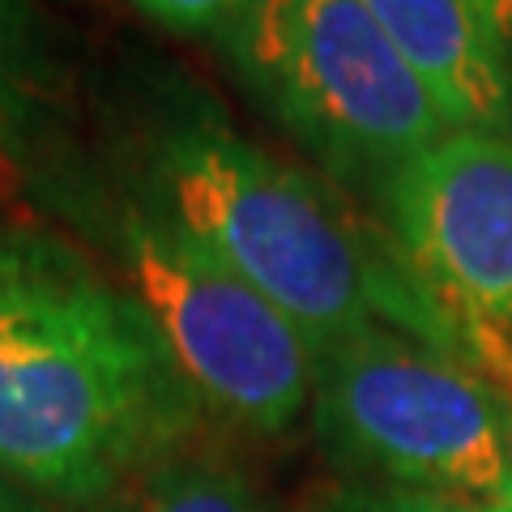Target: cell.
<instances>
[{
  "instance_id": "obj_1",
  "label": "cell",
  "mask_w": 512,
  "mask_h": 512,
  "mask_svg": "<svg viewBox=\"0 0 512 512\" xmlns=\"http://www.w3.org/2000/svg\"><path fill=\"white\" fill-rule=\"evenodd\" d=\"M201 414L124 282L60 235L0 231V474L94 508Z\"/></svg>"
},
{
  "instance_id": "obj_2",
  "label": "cell",
  "mask_w": 512,
  "mask_h": 512,
  "mask_svg": "<svg viewBox=\"0 0 512 512\" xmlns=\"http://www.w3.org/2000/svg\"><path fill=\"white\" fill-rule=\"evenodd\" d=\"M158 197L222 265L291 316L312 350L389 325L466 359V325L397 239L235 128L197 116L175 124L158 146Z\"/></svg>"
},
{
  "instance_id": "obj_3",
  "label": "cell",
  "mask_w": 512,
  "mask_h": 512,
  "mask_svg": "<svg viewBox=\"0 0 512 512\" xmlns=\"http://www.w3.org/2000/svg\"><path fill=\"white\" fill-rule=\"evenodd\" d=\"M218 47L252 103L342 184L380 188L448 133L359 0H252Z\"/></svg>"
},
{
  "instance_id": "obj_4",
  "label": "cell",
  "mask_w": 512,
  "mask_h": 512,
  "mask_svg": "<svg viewBox=\"0 0 512 512\" xmlns=\"http://www.w3.org/2000/svg\"><path fill=\"white\" fill-rule=\"evenodd\" d=\"M312 431L363 483L491 504L512 483L504 414L474 363L389 325L316 350Z\"/></svg>"
},
{
  "instance_id": "obj_5",
  "label": "cell",
  "mask_w": 512,
  "mask_h": 512,
  "mask_svg": "<svg viewBox=\"0 0 512 512\" xmlns=\"http://www.w3.org/2000/svg\"><path fill=\"white\" fill-rule=\"evenodd\" d=\"M116 239L124 286L150 312L201 410L252 436L291 431L312 406L316 367L295 320L222 265L163 197L128 201Z\"/></svg>"
},
{
  "instance_id": "obj_6",
  "label": "cell",
  "mask_w": 512,
  "mask_h": 512,
  "mask_svg": "<svg viewBox=\"0 0 512 512\" xmlns=\"http://www.w3.org/2000/svg\"><path fill=\"white\" fill-rule=\"evenodd\" d=\"M406 261L466 329L512 338V137L453 128L376 188Z\"/></svg>"
},
{
  "instance_id": "obj_7",
  "label": "cell",
  "mask_w": 512,
  "mask_h": 512,
  "mask_svg": "<svg viewBox=\"0 0 512 512\" xmlns=\"http://www.w3.org/2000/svg\"><path fill=\"white\" fill-rule=\"evenodd\" d=\"M410 60L448 128L504 133L512 124V73L504 47L470 0H359Z\"/></svg>"
},
{
  "instance_id": "obj_8",
  "label": "cell",
  "mask_w": 512,
  "mask_h": 512,
  "mask_svg": "<svg viewBox=\"0 0 512 512\" xmlns=\"http://www.w3.org/2000/svg\"><path fill=\"white\" fill-rule=\"evenodd\" d=\"M94 512H278L235 466L180 448L120 483Z\"/></svg>"
},
{
  "instance_id": "obj_9",
  "label": "cell",
  "mask_w": 512,
  "mask_h": 512,
  "mask_svg": "<svg viewBox=\"0 0 512 512\" xmlns=\"http://www.w3.org/2000/svg\"><path fill=\"white\" fill-rule=\"evenodd\" d=\"M316 512H487L483 504H466L453 495L414 491V487H389V483H342L320 495Z\"/></svg>"
},
{
  "instance_id": "obj_10",
  "label": "cell",
  "mask_w": 512,
  "mask_h": 512,
  "mask_svg": "<svg viewBox=\"0 0 512 512\" xmlns=\"http://www.w3.org/2000/svg\"><path fill=\"white\" fill-rule=\"evenodd\" d=\"M133 9L146 13L154 26L171 30V35L222 39L252 9V0H133Z\"/></svg>"
},
{
  "instance_id": "obj_11",
  "label": "cell",
  "mask_w": 512,
  "mask_h": 512,
  "mask_svg": "<svg viewBox=\"0 0 512 512\" xmlns=\"http://www.w3.org/2000/svg\"><path fill=\"white\" fill-rule=\"evenodd\" d=\"M35 43H30V13L22 0H0V90L26 99Z\"/></svg>"
},
{
  "instance_id": "obj_12",
  "label": "cell",
  "mask_w": 512,
  "mask_h": 512,
  "mask_svg": "<svg viewBox=\"0 0 512 512\" xmlns=\"http://www.w3.org/2000/svg\"><path fill=\"white\" fill-rule=\"evenodd\" d=\"M466 359L491 380L495 397H500L504 440L512 457V338H500V333H487V329H466Z\"/></svg>"
},
{
  "instance_id": "obj_13",
  "label": "cell",
  "mask_w": 512,
  "mask_h": 512,
  "mask_svg": "<svg viewBox=\"0 0 512 512\" xmlns=\"http://www.w3.org/2000/svg\"><path fill=\"white\" fill-rule=\"evenodd\" d=\"M474 13L483 18V26L495 35V43L508 52V43H512V0H470Z\"/></svg>"
},
{
  "instance_id": "obj_14",
  "label": "cell",
  "mask_w": 512,
  "mask_h": 512,
  "mask_svg": "<svg viewBox=\"0 0 512 512\" xmlns=\"http://www.w3.org/2000/svg\"><path fill=\"white\" fill-rule=\"evenodd\" d=\"M0 512H52V504L35 495L30 487L13 483L9 474H0Z\"/></svg>"
},
{
  "instance_id": "obj_15",
  "label": "cell",
  "mask_w": 512,
  "mask_h": 512,
  "mask_svg": "<svg viewBox=\"0 0 512 512\" xmlns=\"http://www.w3.org/2000/svg\"><path fill=\"white\" fill-rule=\"evenodd\" d=\"M22 116H26V99H13V94L0 90V141H5L9 133H18Z\"/></svg>"
},
{
  "instance_id": "obj_16",
  "label": "cell",
  "mask_w": 512,
  "mask_h": 512,
  "mask_svg": "<svg viewBox=\"0 0 512 512\" xmlns=\"http://www.w3.org/2000/svg\"><path fill=\"white\" fill-rule=\"evenodd\" d=\"M483 508H487V512H512V483H508L500 495H495L491 504H483Z\"/></svg>"
},
{
  "instance_id": "obj_17",
  "label": "cell",
  "mask_w": 512,
  "mask_h": 512,
  "mask_svg": "<svg viewBox=\"0 0 512 512\" xmlns=\"http://www.w3.org/2000/svg\"><path fill=\"white\" fill-rule=\"evenodd\" d=\"M508 52H512V43H508Z\"/></svg>"
}]
</instances>
